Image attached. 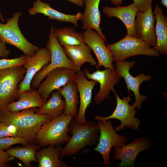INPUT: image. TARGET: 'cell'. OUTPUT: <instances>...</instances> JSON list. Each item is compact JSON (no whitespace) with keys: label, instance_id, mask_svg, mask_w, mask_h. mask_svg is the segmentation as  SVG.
<instances>
[{"label":"cell","instance_id":"cell-18","mask_svg":"<svg viewBox=\"0 0 167 167\" xmlns=\"http://www.w3.org/2000/svg\"><path fill=\"white\" fill-rule=\"evenodd\" d=\"M138 11L133 3L125 6L110 7L105 6L102 10V12L107 17H115L120 19L126 27L127 34L136 37L135 20Z\"/></svg>","mask_w":167,"mask_h":167},{"label":"cell","instance_id":"cell-30","mask_svg":"<svg viewBox=\"0 0 167 167\" xmlns=\"http://www.w3.org/2000/svg\"><path fill=\"white\" fill-rule=\"evenodd\" d=\"M26 57L24 54L14 58L0 59V71L11 68L23 66L26 61Z\"/></svg>","mask_w":167,"mask_h":167},{"label":"cell","instance_id":"cell-22","mask_svg":"<svg viewBox=\"0 0 167 167\" xmlns=\"http://www.w3.org/2000/svg\"><path fill=\"white\" fill-rule=\"evenodd\" d=\"M64 51L74 65V70L77 72L80 70L82 66L89 62L96 67L97 63L92 54L90 48L85 43L78 45L63 47Z\"/></svg>","mask_w":167,"mask_h":167},{"label":"cell","instance_id":"cell-11","mask_svg":"<svg viewBox=\"0 0 167 167\" xmlns=\"http://www.w3.org/2000/svg\"><path fill=\"white\" fill-rule=\"evenodd\" d=\"M51 60V53L46 47L39 48L32 56H26V61L23 66L26 70V73L18 85V96L24 91L32 89L31 84L33 77L44 66L49 64Z\"/></svg>","mask_w":167,"mask_h":167},{"label":"cell","instance_id":"cell-34","mask_svg":"<svg viewBox=\"0 0 167 167\" xmlns=\"http://www.w3.org/2000/svg\"><path fill=\"white\" fill-rule=\"evenodd\" d=\"M11 52L7 49L6 44L0 41V58H8Z\"/></svg>","mask_w":167,"mask_h":167},{"label":"cell","instance_id":"cell-6","mask_svg":"<svg viewBox=\"0 0 167 167\" xmlns=\"http://www.w3.org/2000/svg\"><path fill=\"white\" fill-rule=\"evenodd\" d=\"M21 15V12H15L6 24L0 22V41L15 46L27 56H31L39 48L30 42L21 32L18 24Z\"/></svg>","mask_w":167,"mask_h":167},{"label":"cell","instance_id":"cell-32","mask_svg":"<svg viewBox=\"0 0 167 167\" xmlns=\"http://www.w3.org/2000/svg\"><path fill=\"white\" fill-rule=\"evenodd\" d=\"M16 127L12 124H8L0 122V138L17 136Z\"/></svg>","mask_w":167,"mask_h":167},{"label":"cell","instance_id":"cell-29","mask_svg":"<svg viewBox=\"0 0 167 167\" xmlns=\"http://www.w3.org/2000/svg\"><path fill=\"white\" fill-rule=\"evenodd\" d=\"M29 143L24 138L18 136L6 137L0 138V149L4 150L13 145L21 144L25 145Z\"/></svg>","mask_w":167,"mask_h":167},{"label":"cell","instance_id":"cell-38","mask_svg":"<svg viewBox=\"0 0 167 167\" xmlns=\"http://www.w3.org/2000/svg\"></svg>","mask_w":167,"mask_h":167},{"label":"cell","instance_id":"cell-1","mask_svg":"<svg viewBox=\"0 0 167 167\" xmlns=\"http://www.w3.org/2000/svg\"><path fill=\"white\" fill-rule=\"evenodd\" d=\"M36 109L29 108L17 112L2 110L0 111V122L15 126L18 131L17 136L31 143L35 140L42 125L52 119L49 116L36 113Z\"/></svg>","mask_w":167,"mask_h":167},{"label":"cell","instance_id":"cell-35","mask_svg":"<svg viewBox=\"0 0 167 167\" xmlns=\"http://www.w3.org/2000/svg\"><path fill=\"white\" fill-rule=\"evenodd\" d=\"M51 1L52 0H48ZM68 1L70 2L73 4H75L78 6L82 7L84 5V0H67Z\"/></svg>","mask_w":167,"mask_h":167},{"label":"cell","instance_id":"cell-25","mask_svg":"<svg viewBox=\"0 0 167 167\" xmlns=\"http://www.w3.org/2000/svg\"><path fill=\"white\" fill-rule=\"evenodd\" d=\"M57 91L64 98L66 107L64 113L75 117L78 113L77 105L79 103L77 84L73 79Z\"/></svg>","mask_w":167,"mask_h":167},{"label":"cell","instance_id":"cell-10","mask_svg":"<svg viewBox=\"0 0 167 167\" xmlns=\"http://www.w3.org/2000/svg\"><path fill=\"white\" fill-rule=\"evenodd\" d=\"M115 62V71L119 78H124L128 91L131 90L134 94L135 100L134 104L137 109H140L142 102L145 101L147 98L146 96L140 94L139 91L140 85L145 81H148L151 79L152 76L148 74L145 75L143 73H140L135 77L132 76L129 71L135 65L136 62L135 61H124Z\"/></svg>","mask_w":167,"mask_h":167},{"label":"cell","instance_id":"cell-5","mask_svg":"<svg viewBox=\"0 0 167 167\" xmlns=\"http://www.w3.org/2000/svg\"><path fill=\"white\" fill-rule=\"evenodd\" d=\"M53 25L50 28L49 40L46 44V48L51 54L50 62L44 66L34 75L32 81V88H38L47 74L52 70L58 67L74 69L73 62L67 56L63 47L59 42L53 31Z\"/></svg>","mask_w":167,"mask_h":167},{"label":"cell","instance_id":"cell-37","mask_svg":"<svg viewBox=\"0 0 167 167\" xmlns=\"http://www.w3.org/2000/svg\"><path fill=\"white\" fill-rule=\"evenodd\" d=\"M0 20L2 22H4L5 21V19L3 17L0 10Z\"/></svg>","mask_w":167,"mask_h":167},{"label":"cell","instance_id":"cell-31","mask_svg":"<svg viewBox=\"0 0 167 167\" xmlns=\"http://www.w3.org/2000/svg\"><path fill=\"white\" fill-rule=\"evenodd\" d=\"M110 2L116 6H120L122 3L123 0H109ZM133 4L139 11H146L152 5V1L157 0H133Z\"/></svg>","mask_w":167,"mask_h":167},{"label":"cell","instance_id":"cell-12","mask_svg":"<svg viewBox=\"0 0 167 167\" xmlns=\"http://www.w3.org/2000/svg\"><path fill=\"white\" fill-rule=\"evenodd\" d=\"M83 34L85 43L90 48L97 58L96 69L103 66L105 69L115 70L112 54L106 46L102 36L93 29H85Z\"/></svg>","mask_w":167,"mask_h":167},{"label":"cell","instance_id":"cell-26","mask_svg":"<svg viewBox=\"0 0 167 167\" xmlns=\"http://www.w3.org/2000/svg\"><path fill=\"white\" fill-rule=\"evenodd\" d=\"M66 107V102L62 99V96L58 91L52 92L49 100L41 107L37 108L36 113L50 116L52 119L63 113Z\"/></svg>","mask_w":167,"mask_h":167},{"label":"cell","instance_id":"cell-17","mask_svg":"<svg viewBox=\"0 0 167 167\" xmlns=\"http://www.w3.org/2000/svg\"><path fill=\"white\" fill-rule=\"evenodd\" d=\"M150 144V141L148 138L144 137L137 138L130 143L114 149L115 154L113 160L121 161L119 166H132L139 153L148 148Z\"/></svg>","mask_w":167,"mask_h":167},{"label":"cell","instance_id":"cell-20","mask_svg":"<svg viewBox=\"0 0 167 167\" xmlns=\"http://www.w3.org/2000/svg\"><path fill=\"white\" fill-rule=\"evenodd\" d=\"M101 0H84L85 8L80 21L82 23L83 29H93L96 30L107 42L106 36L100 27L101 15L99 5Z\"/></svg>","mask_w":167,"mask_h":167},{"label":"cell","instance_id":"cell-19","mask_svg":"<svg viewBox=\"0 0 167 167\" xmlns=\"http://www.w3.org/2000/svg\"><path fill=\"white\" fill-rule=\"evenodd\" d=\"M29 14L35 15L38 13L43 14L48 17V19L56 20L62 22H71L78 28V22L82 17V13L79 12L75 15L65 14L57 11L51 7L50 5L42 2L41 0H36L32 7L28 10Z\"/></svg>","mask_w":167,"mask_h":167},{"label":"cell","instance_id":"cell-27","mask_svg":"<svg viewBox=\"0 0 167 167\" xmlns=\"http://www.w3.org/2000/svg\"><path fill=\"white\" fill-rule=\"evenodd\" d=\"M53 31L59 42L63 47L85 44L83 33L76 32L75 27L54 28Z\"/></svg>","mask_w":167,"mask_h":167},{"label":"cell","instance_id":"cell-8","mask_svg":"<svg viewBox=\"0 0 167 167\" xmlns=\"http://www.w3.org/2000/svg\"><path fill=\"white\" fill-rule=\"evenodd\" d=\"M112 91L114 93L117 99V105L113 112L109 116L104 117L96 116L94 119L101 121H105L111 119H118L121 122V124L116 126L115 131H118L123 129L125 127L127 128L136 130L139 127L141 122L139 119L135 118L136 111L135 109V105L129 104L131 101L129 95L121 99L117 95L115 90Z\"/></svg>","mask_w":167,"mask_h":167},{"label":"cell","instance_id":"cell-24","mask_svg":"<svg viewBox=\"0 0 167 167\" xmlns=\"http://www.w3.org/2000/svg\"><path fill=\"white\" fill-rule=\"evenodd\" d=\"M156 18L155 27L156 42L153 47L160 54L167 55V17L158 5H156L153 12Z\"/></svg>","mask_w":167,"mask_h":167},{"label":"cell","instance_id":"cell-14","mask_svg":"<svg viewBox=\"0 0 167 167\" xmlns=\"http://www.w3.org/2000/svg\"><path fill=\"white\" fill-rule=\"evenodd\" d=\"M82 71L88 79L96 81L100 84L99 91L94 98L95 103L97 104L109 98V92L114 88V86L119 80L115 69L107 68L102 71L97 69L92 73L87 69Z\"/></svg>","mask_w":167,"mask_h":167},{"label":"cell","instance_id":"cell-16","mask_svg":"<svg viewBox=\"0 0 167 167\" xmlns=\"http://www.w3.org/2000/svg\"><path fill=\"white\" fill-rule=\"evenodd\" d=\"M74 80L77 84L80 98L79 109L75 121L78 124L83 125L87 122L85 117L86 111L91 102L93 89L98 82L88 80L81 70L76 72Z\"/></svg>","mask_w":167,"mask_h":167},{"label":"cell","instance_id":"cell-33","mask_svg":"<svg viewBox=\"0 0 167 167\" xmlns=\"http://www.w3.org/2000/svg\"><path fill=\"white\" fill-rule=\"evenodd\" d=\"M6 152L0 149V167H10L9 162L13 159Z\"/></svg>","mask_w":167,"mask_h":167},{"label":"cell","instance_id":"cell-9","mask_svg":"<svg viewBox=\"0 0 167 167\" xmlns=\"http://www.w3.org/2000/svg\"><path fill=\"white\" fill-rule=\"evenodd\" d=\"M100 130L99 143L93 150L96 151L102 155L105 166L111 164L109 155L111 150L118 148L125 144L127 142V138L118 135L114 129L109 120L102 121H98Z\"/></svg>","mask_w":167,"mask_h":167},{"label":"cell","instance_id":"cell-7","mask_svg":"<svg viewBox=\"0 0 167 167\" xmlns=\"http://www.w3.org/2000/svg\"><path fill=\"white\" fill-rule=\"evenodd\" d=\"M25 73L23 66L0 71V111L17 98L18 85Z\"/></svg>","mask_w":167,"mask_h":167},{"label":"cell","instance_id":"cell-3","mask_svg":"<svg viewBox=\"0 0 167 167\" xmlns=\"http://www.w3.org/2000/svg\"><path fill=\"white\" fill-rule=\"evenodd\" d=\"M74 118L63 113L45 123L37 133L35 141L41 146L53 144L57 146L68 142L71 137L68 134L69 126Z\"/></svg>","mask_w":167,"mask_h":167},{"label":"cell","instance_id":"cell-21","mask_svg":"<svg viewBox=\"0 0 167 167\" xmlns=\"http://www.w3.org/2000/svg\"><path fill=\"white\" fill-rule=\"evenodd\" d=\"M17 98H19L17 101L11 102L2 110L17 112L26 109L40 107L46 102L38 91L33 88L21 92L18 95Z\"/></svg>","mask_w":167,"mask_h":167},{"label":"cell","instance_id":"cell-36","mask_svg":"<svg viewBox=\"0 0 167 167\" xmlns=\"http://www.w3.org/2000/svg\"><path fill=\"white\" fill-rule=\"evenodd\" d=\"M160 3L166 8L167 7V0H161Z\"/></svg>","mask_w":167,"mask_h":167},{"label":"cell","instance_id":"cell-13","mask_svg":"<svg viewBox=\"0 0 167 167\" xmlns=\"http://www.w3.org/2000/svg\"><path fill=\"white\" fill-rule=\"evenodd\" d=\"M76 72L73 69L65 67L55 68L49 72L46 79L38 87L37 91L46 102L50 93L63 87L70 80H74Z\"/></svg>","mask_w":167,"mask_h":167},{"label":"cell","instance_id":"cell-4","mask_svg":"<svg viewBox=\"0 0 167 167\" xmlns=\"http://www.w3.org/2000/svg\"><path fill=\"white\" fill-rule=\"evenodd\" d=\"M106 46L111 52L113 61H124L127 58L139 55L160 56L159 53L147 43L132 35L127 34L123 38Z\"/></svg>","mask_w":167,"mask_h":167},{"label":"cell","instance_id":"cell-2","mask_svg":"<svg viewBox=\"0 0 167 167\" xmlns=\"http://www.w3.org/2000/svg\"><path fill=\"white\" fill-rule=\"evenodd\" d=\"M69 132L72 135L62 149L61 156L63 157L75 154L86 146L96 144L100 136L98 124L93 121L80 125L72 120L69 124Z\"/></svg>","mask_w":167,"mask_h":167},{"label":"cell","instance_id":"cell-28","mask_svg":"<svg viewBox=\"0 0 167 167\" xmlns=\"http://www.w3.org/2000/svg\"><path fill=\"white\" fill-rule=\"evenodd\" d=\"M39 148V145L29 143L23 147L11 148L6 152L10 156L20 160L26 166L31 167L32 161H38L35 153Z\"/></svg>","mask_w":167,"mask_h":167},{"label":"cell","instance_id":"cell-15","mask_svg":"<svg viewBox=\"0 0 167 167\" xmlns=\"http://www.w3.org/2000/svg\"><path fill=\"white\" fill-rule=\"evenodd\" d=\"M156 18L153 13L152 5L145 11H138L135 20V30L137 37L154 47L156 36L155 23Z\"/></svg>","mask_w":167,"mask_h":167},{"label":"cell","instance_id":"cell-23","mask_svg":"<svg viewBox=\"0 0 167 167\" xmlns=\"http://www.w3.org/2000/svg\"><path fill=\"white\" fill-rule=\"evenodd\" d=\"M62 148L60 146L49 144L35 153L38 167H67L68 166L59 158Z\"/></svg>","mask_w":167,"mask_h":167}]
</instances>
